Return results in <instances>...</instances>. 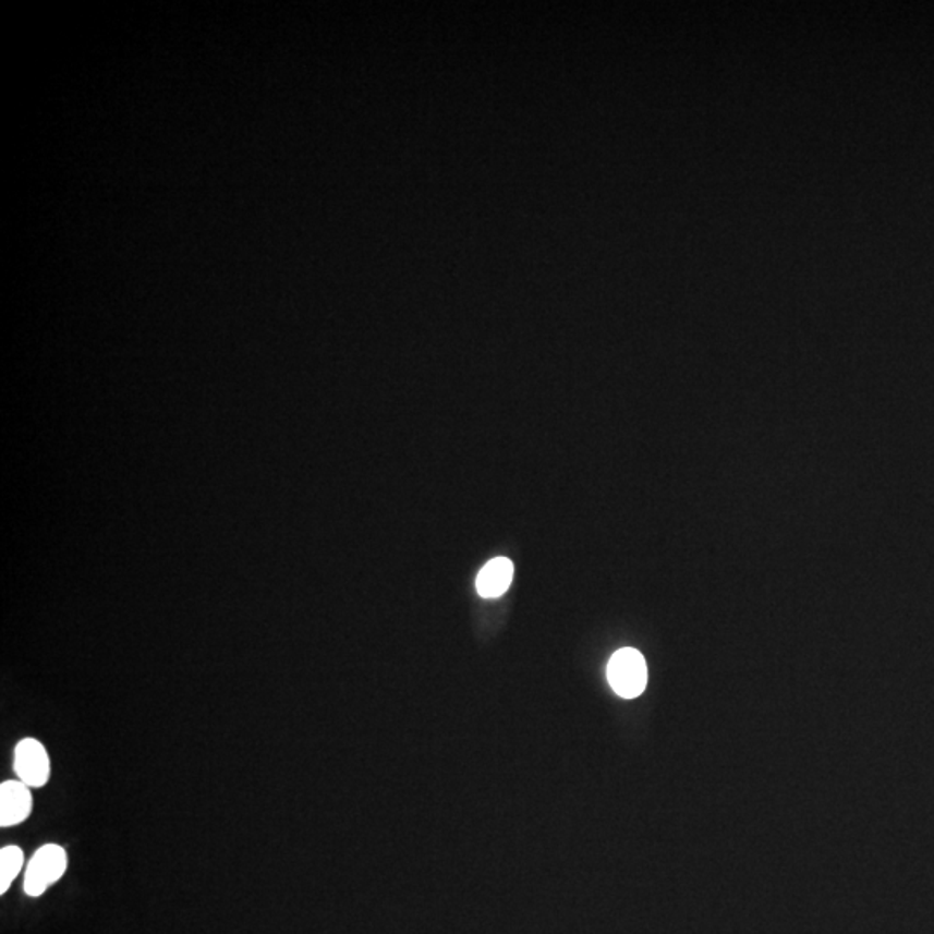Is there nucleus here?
<instances>
[{
    "label": "nucleus",
    "instance_id": "1",
    "mask_svg": "<svg viewBox=\"0 0 934 934\" xmlns=\"http://www.w3.org/2000/svg\"><path fill=\"white\" fill-rule=\"evenodd\" d=\"M608 680L612 691L624 700H633L644 692L647 683L645 659L638 650L624 647L616 651L608 665Z\"/></svg>",
    "mask_w": 934,
    "mask_h": 934
},
{
    "label": "nucleus",
    "instance_id": "2",
    "mask_svg": "<svg viewBox=\"0 0 934 934\" xmlns=\"http://www.w3.org/2000/svg\"><path fill=\"white\" fill-rule=\"evenodd\" d=\"M68 868L66 851L59 845H46L29 860L25 876V893L28 897H40L52 884L64 876Z\"/></svg>",
    "mask_w": 934,
    "mask_h": 934
},
{
    "label": "nucleus",
    "instance_id": "3",
    "mask_svg": "<svg viewBox=\"0 0 934 934\" xmlns=\"http://www.w3.org/2000/svg\"><path fill=\"white\" fill-rule=\"evenodd\" d=\"M14 771L28 788H44L51 777V760L43 742L32 738L17 742Z\"/></svg>",
    "mask_w": 934,
    "mask_h": 934
},
{
    "label": "nucleus",
    "instance_id": "4",
    "mask_svg": "<svg viewBox=\"0 0 934 934\" xmlns=\"http://www.w3.org/2000/svg\"><path fill=\"white\" fill-rule=\"evenodd\" d=\"M32 792L22 780H5L0 784V827L22 824L32 813Z\"/></svg>",
    "mask_w": 934,
    "mask_h": 934
},
{
    "label": "nucleus",
    "instance_id": "5",
    "mask_svg": "<svg viewBox=\"0 0 934 934\" xmlns=\"http://www.w3.org/2000/svg\"><path fill=\"white\" fill-rule=\"evenodd\" d=\"M512 574H514V566L509 559L497 558L486 562L485 568L480 571L478 580H476V589H478L480 595L486 599L499 597L511 587Z\"/></svg>",
    "mask_w": 934,
    "mask_h": 934
},
{
    "label": "nucleus",
    "instance_id": "6",
    "mask_svg": "<svg viewBox=\"0 0 934 934\" xmlns=\"http://www.w3.org/2000/svg\"><path fill=\"white\" fill-rule=\"evenodd\" d=\"M23 862H25V857H23L22 848L4 847L0 850V893L2 895L11 888L13 881L20 876Z\"/></svg>",
    "mask_w": 934,
    "mask_h": 934
}]
</instances>
